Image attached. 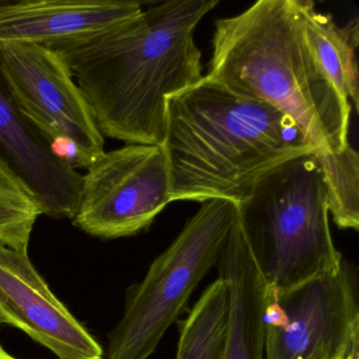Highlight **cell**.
Returning a JSON list of instances; mask_svg holds the SVG:
<instances>
[{
  "label": "cell",
  "instance_id": "obj_1",
  "mask_svg": "<svg viewBox=\"0 0 359 359\" xmlns=\"http://www.w3.org/2000/svg\"><path fill=\"white\" fill-rule=\"evenodd\" d=\"M215 0H172L95 39L55 48L87 100L102 135L161 146L165 100L198 83L199 22Z\"/></svg>",
  "mask_w": 359,
  "mask_h": 359
},
{
  "label": "cell",
  "instance_id": "obj_2",
  "mask_svg": "<svg viewBox=\"0 0 359 359\" xmlns=\"http://www.w3.org/2000/svg\"><path fill=\"white\" fill-rule=\"evenodd\" d=\"M172 201L238 203L287 159L314 151L287 115L203 79L165 100L163 144Z\"/></svg>",
  "mask_w": 359,
  "mask_h": 359
},
{
  "label": "cell",
  "instance_id": "obj_3",
  "mask_svg": "<svg viewBox=\"0 0 359 359\" xmlns=\"http://www.w3.org/2000/svg\"><path fill=\"white\" fill-rule=\"evenodd\" d=\"M205 79L270 104L302 132L314 153L348 144L351 106L313 53L299 0H259L216 20Z\"/></svg>",
  "mask_w": 359,
  "mask_h": 359
},
{
  "label": "cell",
  "instance_id": "obj_4",
  "mask_svg": "<svg viewBox=\"0 0 359 359\" xmlns=\"http://www.w3.org/2000/svg\"><path fill=\"white\" fill-rule=\"evenodd\" d=\"M238 224L266 289H290L344 264L330 231L327 189L314 151L264 174L238 203Z\"/></svg>",
  "mask_w": 359,
  "mask_h": 359
},
{
  "label": "cell",
  "instance_id": "obj_5",
  "mask_svg": "<svg viewBox=\"0 0 359 359\" xmlns=\"http://www.w3.org/2000/svg\"><path fill=\"white\" fill-rule=\"evenodd\" d=\"M238 222L230 199L203 201L144 278L127 294L125 312L109 335L107 359H148L177 320L205 275L218 264Z\"/></svg>",
  "mask_w": 359,
  "mask_h": 359
},
{
  "label": "cell",
  "instance_id": "obj_6",
  "mask_svg": "<svg viewBox=\"0 0 359 359\" xmlns=\"http://www.w3.org/2000/svg\"><path fill=\"white\" fill-rule=\"evenodd\" d=\"M356 351V281L346 262L296 287L266 289L264 359H346Z\"/></svg>",
  "mask_w": 359,
  "mask_h": 359
},
{
  "label": "cell",
  "instance_id": "obj_7",
  "mask_svg": "<svg viewBox=\"0 0 359 359\" xmlns=\"http://www.w3.org/2000/svg\"><path fill=\"white\" fill-rule=\"evenodd\" d=\"M172 203L170 173L163 146L126 144L104 152L81 175L72 222L102 239L146 230Z\"/></svg>",
  "mask_w": 359,
  "mask_h": 359
},
{
  "label": "cell",
  "instance_id": "obj_8",
  "mask_svg": "<svg viewBox=\"0 0 359 359\" xmlns=\"http://www.w3.org/2000/svg\"><path fill=\"white\" fill-rule=\"evenodd\" d=\"M0 75L20 112L43 140L62 134L95 159L106 152L91 108L57 52L0 43Z\"/></svg>",
  "mask_w": 359,
  "mask_h": 359
},
{
  "label": "cell",
  "instance_id": "obj_9",
  "mask_svg": "<svg viewBox=\"0 0 359 359\" xmlns=\"http://www.w3.org/2000/svg\"><path fill=\"white\" fill-rule=\"evenodd\" d=\"M0 320L60 359H102L104 351L54 295L28 254L0 243Z\"/></svg>",
  "mask_w": 359,
  "mask_h": 359
},
{
  "label": "cell",
  "instance_id": "obj_10",
  "mask_svg": "<svg viewBox=\"0 0 359 359\" xmlns=\"http://www.w3.org/2000/svg\"><path fill=\"white\" fill-rule=\"evenodd\" d=\"M142 12L137 1L123 0L0 1V43L55 49L106 34Z\"/></svg>",
  "mask_w": 359,
  "mask_h": 359
},
{
  "label": "cell",
  "instance_id": "obj_11",
  "mask_svg": "<svg viewBox=\"0 0 359 359\" xmlns=\"http://www.w3.org/2000/svg\"><path fill=\"white\" fill-rule=\"evenodd\" d=\"M0 161L22 180L43 215L72 220L81 175L52 155L41 134L20 112L0 75Z\"/></svg>",
  "mask_w": 359,
  "mask_h": 359
},
{
  "label": "cell",
  "instance_id": "obj_12",
  "mask_svg": "<svg viewBox=\"0 0 359 359\" xmlns=\"http://www.w3.org/2000/svg\"><path fill=\"white\" fill-rule=\"evenodd\" d=\"M217 264L229 287L228 327L222 359H264L266 287L238 222Z\"/></svg>",
  "mask_w": 359,
  "mask_h": 359
},
{
  "label": "cell",
  "instance_id": "obj_13",
  "mask_svg": "<svg viewBox=\"0 0 359 359\" xmlns=\"http://www.w3.org/2000/svg\"><path fill=\"white\" fill-rule=\"evenodd\" d=\"M306 34L313 53L340 95L359 109V74L356 50L359 46L358 18L344 26L331 14L320 13L310 0H299Z\"/></svg>",
  "mask_w": 359,
  "mask_h": 359
},
{
  "label": "cell",
  "instance_id": "obj_14",
  "mask_svg": "<svg viewBox=\"0 0 359 359\" xmlns=\"http://www.w3.org/2000/svg\"><path fill=\"white\" fill-rule=\"evenodd\" d=\"M228 317V283L219 275L180 321L176 359H222Z\"/></svg>",
  "mask_w": 359,
  "mask_h": 359
},
{
  "label": "cell",
  "instance_id": "obj_15",
  "mask_svg": "<svg viewBox=\"0 0 359 359\" xmlns=\"http://www.w3.org/2000/svg\"><path fill=\"white\" fill-rule=\"evenodd\" d=\"M323 172L329 214L339 229H359V156L350 144L337 153H315Z\"/></svg>",
  "mask_w": 359,
  "mask_h": 359
},
{
  "label": "cell",
  "instance_id": "obj_16",
  "mask_svg": "<svg viewBox=\"0 0 359 359\" xmlns=\"http://www.w3.org/2000/svg\"><path fill=\"white\" fill-rule=\"evenodd\" d=\"M41 215L43 211L34 196L0 161V243L28 254L31 233Z\"/></svg>",
  "mask_w": 359,
  "mask_h": 359
},
{
  "label": "cell",
  "instance_id": "obj_17",
  "mask_svg": "<svg viewBox=\"0 0 359 359\" xmlns=\"http://www.w3.org/2000/svg\"><path fill=\"white\" fill-rule=\"evenodd\" d=\"M0 359H16L14 358L11 355L8 354L5 350H4L3 346H0Z\"/></svg>",
  "mask_w": 359,
  "mask_h": 359
},
{
  "label": "cell",
  "instance_id": "obj_18",
  "mask_svg": "<svg viewBox=\"0 0 359 359\" xmlns=\"http://www.w3.org/2000/svg\"><path fill=\"white\" fill-rule=\"evenodd\" d=\"M359 351H356V352L352 353L350 356L346 357V359H358L359 358Z\"/></svg>",
  "mask_w": 359,
  "mask_h": 359
},
{
  "label": "cell",
  "instance_id": "obj_19",
  "mask_svg": "<svg viewBox=\"0 0 359 359\" xmlns=\"http://www.w3.org/2000/svg\"><path fill=\"white\" fill-rule=\"evenodd\" d=\"M0 325H3V321L0 320Z\"/></svg>",
  "mask_w": 359,
  "mask_h": 359
},
{
  "label": "cell",
  "instance_id": "obj_20",
  "mask_svg": "<svg viewBox=\"0 0 359 359\" xmlns=\"http://www.w3.org/2000/svg\"><path fill=\"white\" fill-rule=\"evenodd\" d=\"M315 359H323V358H315ZM337 359H341V358H337Z\"/></svg>",
  "mask_w": 359,
  "mask_h": 359
}]
</instances>
